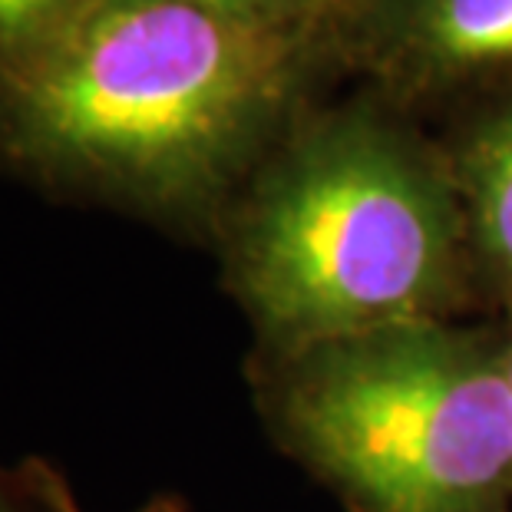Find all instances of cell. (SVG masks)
Segmentation results:
<instances>
[{"instance_id":"obj_1","label":"cell","mask_w":512,"mask_h":512,"mask_svg":"<svg viewBox=\"0 0 512 512\" xmlns=\"http://www.w3.org/2000/svg\"><path fill=\"white\" fill-rule=\"evenodd\" d=\"M298 27L192 0H93L0 60V156L159 215L242 179L298 83Z\"/></svg>"},{"instance_id":"obj_2","label":"cell","mask_w":512,"mask_h":512,"mask_svg":"<svg viewBox=\"0 0 512 512\" xmlns=\"http://www.w3.org/2000/svg\"><path fill=\"white\" fill-rule=\"evenodd\" d=\"M453 182L367 113L314 123L235 215L228 281L281 354L440 321L460 285Z\"/></svg>"},{"instance_id":"obj_3","label":"cell","mask_w":512,"mask_h":512,"mask_svg":"<svg viewBox=\"0 0 512 512\" xmlns=\"http://www.w3.org/2000/svg\"><path fill=\"white\" fill-rule=\"evenodd\" d=\"M285 440L361 512H506L512 387L503 344L443 321L285 354Z\"/></svg>"},{"instance_id":"obj_4","label":"cell","mask_w":512,"mask_h":512,"mask_svg":"<svg viewBox=\"0 0 512 512\" xmlns=\"http://www.w3.org/2000/svg\"><path fill=\"white\" fill-rule=\"evenodd\" d=\"M364 37L397 80L456 83L512 67V0H364Z\"/></svg>"},{"instance_id":"obj_5","label":"cell","mask_w":512,"mask_h":512,"mask_svg":"<svg viewBox=\"0 0 512 512\" xmlns=\"http://www.w3.org/2000/svg\"><path fill=\"white\" fill-rule=\"evenodd\" d=\"M456 189L463 192L466 235L512 304V106L466 136Z\"/></svg>"},{"instance_id":"obj_6","label":"cell","mask_w":512,"mask_h":512,"mask_svg":"<svg viewBox=\"0 0 512 512\" xmlns=\"http://www.w3.org/2000/svg\"><path fill=\"white\" fill-rule=\"evenodd\" d=\"M93 0H0V60L57 34Z\"/></svg>"},{"instance_id":"obj_7","label":"cell","mask_w":512,"mask_h":512,"mask_svg":"<svg viewBox=\"0 0 512 512\" xmlns=\"http://www.w3.org/2000/svg\"><path fill=\"white\" fill-rule=\"evenodd\" d=\"M192 4H205V7L228 10V14H242V17L271 20V24L298 27L314 7L324 4V0H192Z\"/></svg>"},{"instance_id":"obj_8","label":"cell","mask_w":512,"mask_h":512,"mask_svg":"<svg viewBox=\"0 0 512 512\" xmlns=\"http://www.w3.org/2000/svg\"><path fill=\"white\" fill-rule=\"evenodd\" d=\"M139 512H185L176 499H169V496H159V499H152V503H146Z\"/></svg>"},{"instance_id":"obj_9","label":"cell","mask_w":512,"mask_h":512,"mask_svg":"<svg viewBox=\"0 0 512 512\" xmlns=\"http://www.w3.org/2000/svg\"><path fill=\"white\" fill-rule=\"evenodd\" d=\"M503 357H506V370H509V387H512V334H509V341H503Z\"/></svg>"},{"instance_id":"obj_10","label":"cell","mask_w":512,"mask_h":512,"mask_svg":"<svg viewBox=\"0 0 512 512\" xmlns=\"http://www.w3.org/2000/svg\"><path fill=\"white\" fill-rule=\"evenodd\" d=\"M0 512H20L14 503H10V496L4 493V486H0Z\"/></svg>"}]
</instances>
